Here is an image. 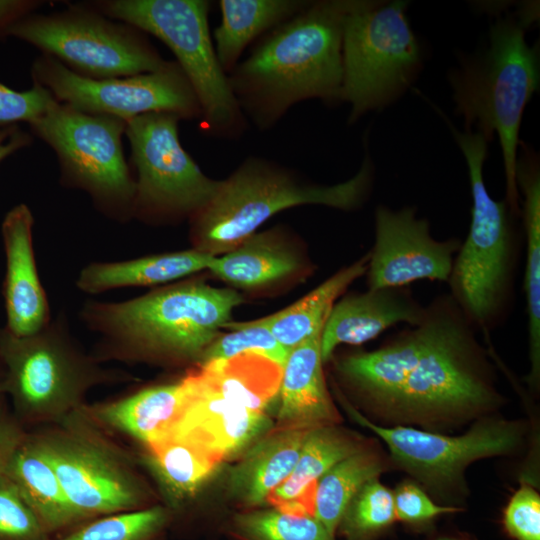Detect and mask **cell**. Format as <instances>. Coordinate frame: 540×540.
Segmentation results:
<instances>
[{
  "label": "cell",
  "instance_id": "obj_1",
  "mask_svg": "<svg viewBox=\"0 0 540 540\" xmlns=\"http://www.w3.org/2000/svg\"><path fill=\"white\" fill-rule=\"evenodd\" d=\"M380 348L338 360L343 381L384 417L432 427L457 424L500 402L474 326L451 297Z\"/></svg>",
  "mask_w": 540,
  "mask_h": 540
},
{
  "label": "cell",
  "instance_id": "obj_2",
  "mask_svg": "<svg viewBox=\"0 0 540 540\" xmlns=\"http://www.w3.org/2000/svg\"><path fill=\"white\" fill-rule=\"evenodd\" d=\"M362 1H310L236 65L228 80L245 119L267 130L301 101H341L344 21Z\"/></svg>",
  "mask_w": 540,
  "mask_h": 540
},
{
  "label": "cell",
  "instance_id": "obj_3",
  "mask_svg": "<svg viewBox=\"0 0 540 540\" xmlns=\"http://www.w3.org/2000/svg\"><path fill=\"white\" fill-rule=\"evenodd\" d=\"M243 302L233 288L191 279L118 302L89 300L84 325L99 337V359L196 362Z\"/></svg>",
  "mask_w": 540,
  "mask_h": 540
},
{
  "label": "cell",
  "instance_id": "obj_4",
  "mask_svg": "<svg viewBox=\"0 0 540 540\" xmlns=\"http://www.w3.org/2000/svg\"><path fill=\"white\" fill-rule=\"evenodd\" d=\"M526 5L516 15L499 17L490 27L488 45L480 52L462 55L449 73L455 113L466 131L478 132L490 142L498 137L506 181L505 200L520 214L515 182L519 131L523 112L540 81L538 44L525 38L536 13Z\"/></svg>",
  "mask_w": 540,
  "mask_h": 540
},
{
  "label": "cell",
  "instance_id": "obj_5",
  "mask_svg": "<svg viewBox=\"0 0 540 540\" xmlns=\"http://www.w3.org/2000/svg\"><path fill=\"white\" fill-rule=\"evenodd\" d=\"M374 165L366 155L350 179L333 185L303 180L294 171L265 158L250 156L221 185L210 203L190 219L193 248L223 254L275 214L302 205L343 211L360 208L369 198Z\"/></svg>",
  "mask_w": 540,
  "mask_h": 540
},
{
  "label": "cell",
  "instance_id": "obj_6",
  "mask_svg": "<svg viewBox=\"0 0 540 540\" xmlns=\"http://www.w3.org/2000/svg\"><path fill=\"white\" fill-rule=\"evenodd\" d=\"M468 167L472 196L468 235L455 256L448 280L450 295L474 326L488 332L510 307L517 264V237L506 200L493 199L484 182L488 141L478 132L460 131L444 116Z\"/></svg>",
  "mask_w": 540,
  "mask_h": 540
},
{
  "label": "cell",
  "instance_id": "obj_7",
  "mask_svg": "<svg viewBox=\"0 0 540 540\" xmlns=\"http://www.w3.org/2000/svg\"><path fill=\"white\" fill-rule=\"evenodd\" d=\"M0 360L2 393L21 424L60 422L84 405L90 388L114 377L76 345L60 314L29 336L0 328Z\"/></svg>",
  "mask_w": 540,
  "mask_h": 540
},
{
  "label": "cell",
  "instance_id": "obj_8",
  "mask_svg": "<svg viewBox=\"0 0 540 540\" xmlns=\"http://www.w3.org/2000/svg\"><path fill=\"white\" fill-rule=\"evenodd\" d=\"M114 20L161 40L176 57L201 108L200 126L233 139L245 129L242 114L210 34L205 0H100L87 2Z\"/></svg>",
  "mask_w": 540,
  "mask_h": 540
},
{
  "label": "cell",
  "instance_id": "obj_9",
  "mask_svg": "<svg viewBox=\"0 0 540 540\" xmlns=\"http://www.w3.org/2000/svg\"><path fill=\"white\" fill-rule=\"evenodd\" d=\"M403 0H363L344 21L341 101L349 123L401 97L422 68V50Z\"/></svg>",
  "mask_w": 540,
  "mask_h": 540
},
{
  "label": "cell",
  "instance_id": "obj_10",
  "mask_svg": "<svg viewBox=\"0 0 540 540\" xmlns=\"http://www.w3.org/2000/svg\"><path fill=\"white\" fill-rule=\"evenodd\" d=\"M126 122L55 101L29 124L32 134L56 154L60 183L84 191L101 214L120 223L133 219L135 193L122 147Z\"/></svg>",
  "mask_w": 540,
  "mask_h": 540
},
{
  "label": "cell",
  "instance_id": "obj_11",
  "mask_svg": "<svg viewBox=\"0 0 540 540\" xmlns=\"http://www.w3.org/2000/svg\"><path fill=\"white\" fill-rule=\"evenodd\" d=\"M90 79L128 77L164 67V60L137 28L102 14L87 2L50 14L33 12L8 31Z\"/></svg>",
  "mask_w": 540,
  "mask_h": 540
},
{
  "label": "cell",
  "instance_id": "obj_12",
  "mask_svg": "<svg viewBox=\"0 0 540 540\" xmlns=\"http://www.w3.org/2000/svg\"><path fill=\"white\" fill-rule=\"evenodd\" d=\"M55 424L35 435L57 474L75 527L143 508L146 491L132 465L81 408Z\"/></svg>",
  "mask_w": 540,
  "mask_h": 540
},
{
  "label": "cell",
  "instance_id": "obj_13",
  "mask_svg": "<svg viewBox=\"0 0 540 540\" xmlns=\"http://www.w3.org/2000/svg\"><path fill=\"white\" fill-rule=\"evenodd\" d=\"M171 113H146L126 122L135 182L133 219L172 224L191 219L216 195L222 180L203 173L179 140Z\"/></svg>",
  "mask_w": 540,
  "mask_h": 540
},
{
  "label": "cell",
  "instance_id": "obj_14",
  "mask_svg": "<svg viewBox=\"0 0 540 540\" xmlns=\"http://www.w3.org/2000/svg\"><path fill=\"white\" fill-rule=\"evenodd\" d=\"M33 82L45 87L60 103L89 114L128 121L146 113H171L182 119H200L195 92L176 61L138 75L90 79L79 76L47 54L31 67Z\"/></svg>",
  "mask_w": 540,
  "mask_h": 540
},
{
  "label": "cell",
  "instance_id": "obj_15",
  "mask_svg": "<svg viewBox=\"0 0 540 540\" xmlns=\"http://www.w3.org/2000/svg\"><path fill=\"white\" fill-rule=\"evenodd\" d=\"M352 419L378 435L393 460L423 485L447 494L463 485L465 468L478 459L504 455L515 450L521 440L514 423L485 420L459 436H448L406 426H380L368 420L339 394Z\"/></svg>",
  "mask_w": 540,
  "mask_h": 540
},
{
  "label": "cell",
  "instance_id": "obj_16",
  "mask_svg": "<svg viewBox=\"0 0 540 540\" xmlns=\"http://www.w3.org/2000/svg\"><path fill=\"white\" fill-rule=\"evenodd\" d=\"M461 242L435 239L427 219L416 208L375 210V241L369 252L370 289L408 287L414 281L448 282Z\"/></svg>",
  "mask_w": 540,
  "mask_h": 540
},
{
  "label": "cell",
  "instance_id": "obj_17",
  "mask_svg": "<svg viewBox=\"0 0 540 540\" xmlns=\"http://www.w3.org/2000/svg\"><path fill=\"white\" fill-rule=\"evenodd\" d=\"M183 379L185 403L168 437L193 443L223 462L244 453L274 427L265 412L250 410L217 394L196 370Z\"/></svg>",
  "mask_w": 540,
  "mask_h": 540
},
{
  "label": "cell",
  "instance_id": "obj_18",
  "mask_svg": "<svg viewBox=\"0 0 540 540\" xmlns=\"http://www.w3.org/2000/svg\"><path fill=\"white\" fill-rule=\"evenodd\" d=\"M33 225L30 208L21 203L6 213L1 226L6 256L3 283L7 317L5 328L19 337L39 332L52 320L37 270Z\"/></svg>",
  "mask_w": 540,
  "mask_h": 540
},
{
  "label": "cell",
  "instance_id": "obj_19",
  "mask_svg": "<svg viewBox=\"0 0 540 540\" xmlns=\"http://www.w3.org/2000/svg\"><path fill=\"white\" fill-rule=\"evenodd\" d=\"M425 313L408 287L370 289L336 301L321 332L320 350L325 363L341 344L361 345L400 323L418 324Z\"/></svg>",
  "mask_w": 540,
  "mask_h": 540
},
{
  "label": "cell",
  "instance_id": "obj_20",
  "mask_svg": "<svg viewBox=\"0 0 540 540\" xmlns=\"http://www.w3.org/2000/svg\"><path fill=\"white\" fill-rule=\"evenodd\" d=\"M321 334L292 349L283 366L275 428L310 430L340 417L326 386Z\"/></svg>",
  "mask_w": 540,
  "mask_h": 540
},
{
  "label": "cell",
  "instance_id": "obj_21",
  "mask_svg": "<svg viewBox=\"0 0 540 540\" xmlns=\"http://www.w3.org/2000/svg\"><path fill=\"white\" fill-rule=\"evenodd\" d=\"M186 399L184 379L142 388L119 399L82 406L99 428L115 431L147 446L168 437Z\"/></svg>",
  "mask_w": 540,
  "mask_h": 540
},
{
  "label": "cell",
  "instance_id": "obj_22",
  "mask_svg": "<svg viewBox=\"0 0 540 540\" xmlns=\"http://www.w3.org/2000/svg\"><path fill=\"white\" fill-rule=\"evenodd\" d=\"M287 244L277 230L256 232L233 249L216 255L208 270L234 288L269 287L307 270L302 254Z\"/></svg>",
  "mask_w": 540,
  "mask_h": 540
},
{
  "label": "cell",
  "instance_id": "obj_23",
  "mask_svg": "<svg viewBox=\"0 0 540 540\" xmlns=\"http://www.w3.org/2000/svg\"><path fill=\"white\" fill-rule=\"evenodd\" d=\"M308 430L269 431L244 453L229 471L230 495L245 507H258L292 473Z\"/></svg>",
  "mask_w": 540,
  "mask_h": 540
},
{
  "label": "cell",
  "instance_id": "obj_24",
  "mask_svg": "<svg viewBox=\"0 0 540 540\" xmlns=\"http://www.w3.org/2000/svg\"><path fill=\"white\" fill-rule=\"evenodd\" d=\"M515 182L522 195L520 214L526 234L524 293L526 298L530 371L528 383L537 387L540 377V167L536 152L520 142Z\"/></svg>",
  "mask_w": 540,
  "mask_h": 540
},
{
  "label": "cell",
  "instance_id": "obj_25",
  "mask_svg": "<svg viewBox=\"0 0 540 540\" xmlns=\"http://www.w3.org/2000/svg\"><path fill=\"white\" fill-rule=\"evenodd\" d=\"M214 257L192 248L121 261L91 262L79 272L76 287L95 295L127 287L167 285L208 270Z\"/></svg>",
  "mask_w": 540,
  "mask_h": 540
},
{
  "label": "cell",
  "instance_id": "obj_26",
  "mask_svg": "<svg viewBox=\"0 0 540 540\" xmlns=\"http://www.w3.org/2000/svg\"><path fill=\"white\" fill-rule=\"evenodd\" d=\"M4 473L15 483L50 536L75 527L57 474L35 434H25Z\"/></svg>",
  "mask_w": 540,
  "mask_h": 540
},
{
  "label": "cell",
  "instance_id": "obj_27",
  "mask_svg": "<svg viewBox=\"0 0 540 540\" xmlns=\"http://www.w3.org/2000/svg\"><path fill=\"white\" fill-rule=\"evenodd\" d=\"M144 447L143 462L171 510L185 507L222 463L205 449L174 437Z\"/></svg>",
  "mask_w": 540,
  "mask_h": 540
},
{
  "label": "cell",
  "instance_id": "obj_28",
  "mask_svg": "<svg viewBox=\"0 0 540 540\" xmlns=\"http://www.w3.org/2000/svg\"><path fill=\"white\" fill-rule=\"evenodd\" d=\"M310 1L220 0L221 21L213 33L219 63L228 75L245 48L261 34L280 26Z\"/></svg>",
  "mask_w": 540,
  "mask_h": 540
},
{
  "label": "cell",
  "instance_id": "obj_29",
  "mask_svg": "<svg viewBox=\"0 0 540 540\" xmlns=\"http://www.w3.org/2000/svg\"><path fill=\"white\" fill-rule=\"evenodd\" d=\"M196 371L226 400L266 413L277 399L283 366L264 355L248 352L198 365Z\"/></svg>",
  "mask_w": 540,
  "mask_h": 540
},
{
  "label": "cell",
  "instance_id": "obj_30",
  "mask_svg": "<svg viewBox=\"0 0 540 540\" xmlns=\"http://www.w3.org/2000/svg\"><path fill=\"white\" fill-rule=\"evenodd\" d=\"M369 252L327 278L301 299L264 317L277 342L290 352L320 335L334 303L367 271Z\"/></svg>",
  "mask_w": 540,
  "mask_h": 540
},
{
  "label": "cell",
  "instance_id": "obj_31",
  "mask_svg": "<svg viewBox=\"0 0 540 540\" xmlns=\"http://www.w3.org/2000/svg\"><path fill=\"white\" fill-rule=\"evenodd\" d=\"M362 449L357 436L335 425L308 430L292 473L269 494L267 502L275 508L295 500L335 464Z\"/></svg>",
  "mask_w": 540,
  "mask_h": 540
},
{
  "label": "cell",
  "instance_id": "obj_32",
  "mask_svg": "<svg viewBox=\"0 0 540 540\" xmlns=\"http://www.w3.org/2000/svg\"><path fill=\"white\" fill-rule=\"evenodd\" d=\"M383 470L380 457L366 449L335 464L317 482L314 517L334 536L351 499Z\"/></svg>",
  "mask_w": 540,
  "mask_h": 540
},
{
  "label": "cell",
  "instance_id": "obj_33",
  "mask_svg": "<svg viewBox=\"0 0 540 540\" xmlns=\"http://www.w3.org/2000/svg\"><path fill=\"white\" fill-rule=\"evenodd\" d=\"M169 520L167 508L151 506L101 516L48 540H159Z\"/></svg>",
  "mask_w": 540,
  "mask_h": 540
},
{
  "label": "cell",
  "instance_id": "obj_34",
  "mask_svg": "<svg viewBox=\"0 0 540 540\" xmlns=\"http://www.w3.org/2000/svg\"><path fill=\"white\" fill-rule=\"evenodd\" d=\"M232 531L241 540H334L315 517L291 516L275 508L237 514Z\"/></svg>",
  "mask_w": 540,
  "mask_h": 540
},
{
  "label": "cell",
  "instance_id": "obj_35",
  "mask_svg": "<svg viewBox=\"0 0 540 540\" xmlns=\"http://www.w3.org/2000/svg\"><path fill=\"white\" fill-rule=\"evenodd\" d=\"M394 520L393 492L375 478L351 499L338 528L345 540H370Z\"/></svg>",
  "mask_w": 540,
  "mask_h": 540
},
{
  "label": "cell",
  "instance_id": "obj_36",
  "mask_svg": "<svg viewBox=\"0 0 540 540\" xmlns=\"http://www.w3.org/2000/svg\"><path fill=\"white\" fill-rule=\"evenodd\" d=\"M204 350L198 365L228 359L243 353H258L284 366L288 351L270 331L265 318L247 322H229Z\"/></svg>",
  "mask_w": 540,
  "mask_h": 540
},
{
  "label": "cell",
  "instance_id": "obj_37",
  "mask_svg": "<svg viewBox=\"0 0 540 540\" xmlns=\"http://www.w3.org/2000/svg\"><path fill=\"white\" fill-rule=\"evenodd\" d=\"M39 518L15 483L0 474V540H48Z\"/></svg>",
  "mask_w": 540,
  "mask_h": 540
},
{
  "label": "cell",
  "instance_id": "obj_38",
  "mask_svg": "<svg viewBox=\"0 0 540 540\" xmlns=\"http://www.w3.org/2000/svg\"><path fill=\"white\" fill-rule=\"evenodd\" d=\"M57 101L40 84L25 91L13 90L0 82V130L20 122L32 123Z\"/></svg>",
  "mask_w": 540,
  "mask_h": 540
},
{
  "label": "cell",
  "instance_id": "obj_39",
  "mask_svg": "<svg viewBox=\"0 0 540 540\" xmlns=\"http://www.w3.org/2000/svg\"><path fill=\"white\" fill-rule=\"evenodd\" d=\"M504 525L517 540H540V496L529 484H523L504 511Z\"/></svg>",
  "mask_w": 540,
  "mask_h": 540
},
{
  "label": "cell",
  "instance_id": "obj_40",
  "mask_svg": "<svg viewBox=\"0 0 540 540\" xmlns=\"http://www.w3.org/2000/svg\"><path fill=\"white\" fill-rule=\"evenodd\" d=\"M395 518L410 524H422L435 517L454 513L458 508L437 505L416 483L405 481L393 492Z\"/></svg>",
  "mask_w": 540,
  "mask_h": 540
},
{
  "label": "cell",
  "instance_id": "obj_41",
  "mask_svg": "<svg viewBox=\"0 0 540 540\" xmlns=\"http://www.w3.org/2000/svg\"><path fill=\"white\" fill-rule=\"evenodd\" d=\"M4 397V394H0V474L26 434L22 424L7 407Z\"/></svg>",
  "mask_w": 540,
  "mask_h": 540
},
{
  "label": "cell",
  "instance_id": "obj_42",
  "mask_svg": "<svg viewBox=\"0 0 540 540\" xmlns=\"http://www.w3.org/2000/svg\"><path fill=\"white\" fill-rule=\"evenodd\" d=\"M43 5L36 0H0V38L19 20L35 12Z\"/></svg>",
  "mask_w": 540,
  "mask_h": 540
},
{
  "label": "cell",
  "instance_id": "obj_43",
  "mask_svg": "<svg viewBox=\"0 0 540 540\" xmlns=\"http://www.w3.org/2000/svg\"><path fill=\"white\" fill-rule=\"evenodd\" d=\"M32 135L20 125H12L0 130V162L26 148L32 143Z\"/></svg>",
  "mask_w": 540,
  "mask_h": 540
},
{
  "label": "cell",
  "instance_id": "obj_44",
  "mask_svg": "<svg viewBox=\"0 0 540 540\" xmlns=\"http://www.w3.org/2000/svg\"><path fill=\"white\" fill-rule=\"evenodd\" d=\"M3 377H4V370H3V365H2L1 360H0V394H3L2 393Z\"/></svg>",
  "mask_w": 540,
  "mask_h": 540
},
{
  "label": "cell",
  "instance_id": "obj_45",
  "mask_svg": "<svg viewBox=\"0 0 540 540\" xmlns=\"http://www.w3.org/2000/svg\"><path fill=\"white\" fill-rule=\"evenodd\" d=\"M438 540H457V539H453V538H440Z\"/></svg>",
  "mask_w": 540,
  "mask_h": 540
}]
</instances>
